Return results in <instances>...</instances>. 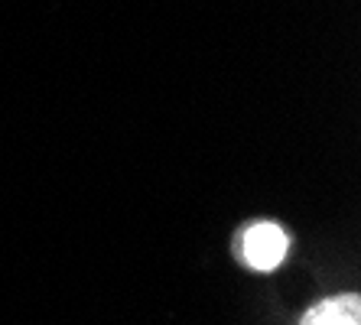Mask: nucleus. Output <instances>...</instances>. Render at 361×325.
Returning a JSON list of instances; mask_svg holds the SVG:
<instances>
[{
    "label": "nucleus",
    "instance_id": "1",
    "mask_svg": "<svg viewBox=\"0 0 361 325\" xmlns=\"http://www.w3.org/2000/svg\"><path fill=\"white\" fill-rule=\"evenodd\" d=\"M238 250H241V260L251 270L267 274V270H277L283 264L286 250H290V238L274 221H254V225L244 228Z\"/></svg>",
    "mask_w": 361,
    "mask_h": 325
},
{
    "label": "nucleus",
    "instance_id": "2",
    "mask_svg": "<svg viewBox=\"0 0 361 325\" xmlns=\"http://www.w3.org/2000/svg\"><path fill=\"white\" fill-rule=\"evenodd\" d=\"M300 325H361V300L355 293L322 300L302 316Z\"/></svg>",
    "mask_w": 361,
    "mask_h": 325
}]
</instances>
